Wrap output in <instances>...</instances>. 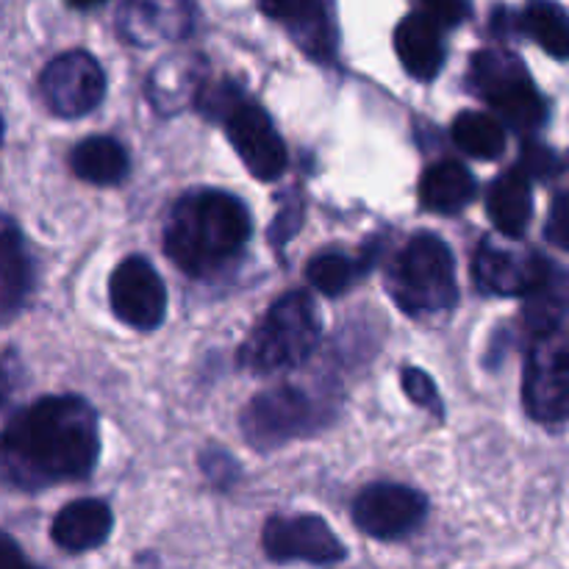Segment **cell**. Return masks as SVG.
Returning a JSON list of instances; mask_svg holds the SVG:
<instances>
[{
	"mask_svg": "<svg viewBox=\"0 0 569 569\" xmlns=\"http://www.w3.org/2000/svg\"><path fill=\"white\" fill-rule=\"evenodd\" d=\"M100 453L98 417L81 398H42L0 428V459L22 483L81 481Z\"/></svg>",
	"mask_w": 569,
	"mask_h": 569,
	"instance_id": "cell-1",
	"label": "cell"
},
{
	"mask_svg": "<svg viewBox=\"0 0 569 569\" xmlns=\"http://www.w3.org/2000/svg\"><path fill=\"white\" fill-rule=\"evenodd\" d=\"M250 239V214L242 200L217 189L187 194L170 211L164 250L189 276H211L237 259Z\"/></svg>",
	"mask_w": 569,
	"mask_h": 569,
	"instance_id": "cell-2",
	"label": "cell"
},
{
	"mask_svg": "<svg viewBox=\"0 0 569 569\" xmlns=\"http://www.w3.org/2000/svg\"><path fill=\"white\" fill-rule=\"evenodd\" d=\"M320 311L309 292H289L272 303L253 337L239 350V365L259 376L303 365L320 345Z\"/></svg>",
	"mask_w": 569,
	"mask_h": 569,
	"instance_id": "cell-3",
	"label": "cell"
},
{
	"mask_svg": "<svg viewBox=\"0 0 569 569\" xmlns=\"http://www.w3.org/2000/svg\"><path fill=\"white\" fill-rule=\"evenodd\" d=\"M395 303L409 315H433L456 306V261L448 244L433 233H417L395 256L387 272Z\"/></svg>",
	"mask_w": 569,
	"mask_h": 569,
	"instance_id": "cell-4",
	"label": "cell"
},
{
	"mask_svg": "<svg viewBox=\"0 0 569 569\" xmlns=\"http://www.w3.org/2000/svg\"><path fill=\"white\" fill-rule=\"evenodd\" d=\"M472 83L489 106L503 114L515 131L531 133L548 117L542 94L533 87L526 64L509 50H481L472 59Z\"/></svg>",
	"mask_w": 569,
	"mask_h": 569,
	"instance_id": "cell-5",
	"label": "cell"
},
{
	"mask_svg": "<svg viewBox=\"0 0 569 569\" xmlns=\"http://www.w3.org/2000/svg\"><path fill=\"white\" fill-rule=\"evenodd\" d=\"M526 411L542 426H561L569 420V339L550 333L533 342L522 381Z\"/></svg>",
	"mask_w": 569,
	"mask_h": 569,
	"instance_id": "cell-6",
	"label": "cell"
},
{
	"mask_svg": "<svg viewBox=\"0 0 569 569\" xmlns=\"http://www.w3.org/2000/svg\"><path fill=\"white\" fill-rule=\"evenodd\" d=\"M39 92L53 114L67 117V120L83 117L98 109L103 100V67L83 50H67L44 67L42 78H39Z\"/></svg>",
	"mask_w": 569,
	"mask_h": 569,
	"instance_id": "cell-7",
	"label": "cell"
},
{
	"mask_svg": "<svg viewBox=\"0 0 569 569\" xmlns=\"http://www.w3.org/2000/svg\"><path fill=\"white\" fill-rule=\"evenodd\" d=\"M315 403L295 387H276L256 395L242 415V431L256 450H272L309 433Z\"/></svg>",
	"mask_w": 569,
	"mask_h": 569,
	"instance_id": "cell-8",
	"label": "cell"
},
{
	"mask_svg": "<svg viewBox=\"0 0 569 569\" xmlns=\"http://www.w3.org/2000/svg\"><path fill=\"white\" fill-rule=\"evenodd\" d=\"M226 131L250 176L259 181H276L283 176L289 161L287 144L259 103L242 100L233 106L231 114L226 117Z\"/></svg>",
	"mask_w": 569,
	"mask_h": 569,
	"instance_id": "cell-9",
	"label": "cell"
},
{
	"mask_svg": "<svg viewBox=\"0 0 569 569\" xmlns=\"http://www.w3.org/2000/svg\"><path fill=\"white\" fill-rule=\"evenodd\" d=\"M428 500L403 483H372L356 498L353 522L372 539H400L426 520Z\"/></svg>",
	"mask_w": 569,
	"mask_h": 569,
	"instance_id": "cell-10",
	"label": "cell"
},
{
	"mask_svg": "<svg viewBox=\"0 0 569 569\" xmlns=\"http://www.w3.org/2000/svg\"><path fill=\"white\" fill-rule=\"evenodd\" d=\"M111 309L126 326L137 331H153L161 326L167 311V289L159 272L142 256L120 261L109 281Z\"/></svg>",
	"mask_w": 569,
	"mask_h": 569,
	"instance_id": "cell-11",
	"label": "cell"
},
{
	"mask_svg": "<svg viewBox=\"0 0 569 569\" xmlns=\"http://www.w3.org/2000/svg\"><path fill=\"white\" fill-rule=\"evenodd\" d=\"M261 545L272 561L328 567L345 559V545L320 517H272L261 533Z\"/></svg>",
	"mask_w": 569,
	"mask_h": 569,
	"instance_id": "cell-12",
	"label": "cell"
},
{
	"mask_svg": "<svg viewBox=\"0 0 569 569\" xmlns=\"http://www.w3.org/2000/svg\"><path fill=\"white\" fill-rule=\"evenodd\" d=\"M553 264L537 253H511V250L495 248L492 242H483L472 261V276L478 287L495 295H531L542 287L550 276Z\"/></svg>",
	"mask_w": 569,
	"mask_h": 569,
	"instance_id": "cell-13",
	"label": "cell"
},
{
	"mask_svg": "<svg viewBox=\"0 0 569 569\" xmlns=\"http://www.w3.org/2000/svg\"><path fill=\"white\" fill-rule=\"evenodd\" d=\"M203 59L194 53H172L153 67L148 78V98L161 114H178L203 92Z\"/></svg>",
	"mask_w": 569,
	"mask_h": 569,
	"instance_id": "cell-14",
	"label": "cell"
},
{
	"mask_svg": "<svg viewBox=\"0 0 569 569\" xmlns=\"http://www.w3.org/2000/svg\"><path fill=\"white\" fill-rule=\"evenodd\" d=\"M194 9L189 3H128L117 26L128 42L148 48L159 39H181L192 31Z\"/></svg>",
	"mask_w": 569,
	"mask_h": 569,
	"instance_id": "cell-15",
	"label": "cell"
},
{
	"mask_svg": "<svg viewBox=\"0 0 569 569\" xmlns=\"http://www.w3.org/2000/svg\"><path fill=\"white\" fill-rule=\"evenodd\" d=\"M261 11L283 22L295 42L317 61H328L333 56V26L328 11L315 0H283V3H264Z\"/></svg>",
	"mask_w": 569,
	"mask_h": 569,
	"instance_id": "cell-16",
	"label": "cell"
},
{
	"mask_svg": "<svg viewBox=\"0 0 569 569\" xmlns=\"http://www.w3.org/2000/svg\"><path fill=\"white\" fill-rule=\"evenodd\" d=\"M111 526H114V517L111 509L100 500H76V503H67L64 509L56 515L53 528V542L61 550H70V553H83V550H94L109 539Z\"/></svg>",
	"mask_w": 569,
	"mask_h": 569,
	"instance_id": "cell-17",
	"label": "cell"
},
{
	"mask_svg": "<svg viewBox=\"0 0 569 569\" xmlns=\"http://www.w3.org/2000/svg\"><path fill=\"white\" fill-rule=\"evenodd\" d=\"M395 50L411 76L420 81H431L445 61L442 28L426 11L417 9L395 31Z\"/></svg>",
	"mask_w": 569,
	"mask_h": 569,
	"instance_id": "cell-18",
	"label": "cell"
},
{
	"mask_svg": "<svg viewBox=\"0 0 569 569\" xmlns=\"http://www.w3.org/2000/svg\"><path fill=\"white\" fill-rule=\"evenodd\" d=\"M489 214H492L495 226H498L500 233H506V237L520 239L522 233H526L533 214L531 178H528L526 170L515 167V170L503 172V176L489 187Z\"/></svg>",
	"mask_w": 569,
	"mask_h": 569,
	"instance_id": "cell-19",
	"label": "cell"
},
{
	"mask_svg": "<svg viewBox=\"0 0 569 569\" xmlns=\"http://www.w3.org/2000/svg\"><path fill=\"white\" fill-rule=\"evenodd\" d=\"M33 270L22 237L0 231V326L14 320L31 292Z\"/></svg>",
	"mask_w": 569,
	"mask_h": 569,
	"instance_id": "cell-20",
	"label": "cell"
},
{
	"mask_svg": "<svg viewBox=\"0 0 569 569\" xmlns=\"http://www.w3.org/2000/svg\"><path fill=\"white\" fill-rule=\"evenodd\" d=\"M420 194L426 209L437 211V214H456L472 200L476 181L459 161H437L422 176Z\"/></svg>",
	"mask_w": 569,
	"mask_h": 569,
	"instance_id": "cell-21",
	"label": "cell"
},
{
	"mask_svg": "<svg viewBox=\"0 0 569 569\" xmlns=\"http://www.w3.org/2000/svg\"><path fill=\"white\" fill-rule=\"evenodd\" d=\"M70 167L81 181L111 187L128 176V153L117 139L89 137L72 150Z\"/></svg>",
	"mask_w": 569,
	"mask_h": 569,
	"instance_id": "cell-22",
	"label": "cell"
},
{
	"mask_svg": "<svg viewBox=\"0 0 569 569\" xmlns=\"http://www.w3.org/2000/svg\"><path fill=\"white\" fill-rule=\"evenodd\" d=\"M569 315V276L550 270L542 287L526 298V326L539 337L559 333V326Z\"/></svg>",
	"mask_w": 569,
	"mask_h": 569,
	"instance_id": "cell-23",
	"label": "cell"
},
{
	"mask_svg": "<svg viewBox=\"0 0 569 569\" xmlns=\"http://www.w3.org/2000/svg\"><path fill=\"white\" fill-rule=\"evenodd\" d=\"M453 142L472 159H498L506 150V128L487 111H465L453 120Z\"/></svg>",
	"mask_w": 569,
	"mask_h": 569,
	"instance_id": "cell-24",
	"label": "cell"
},
{
	"mask_svg": "<svg viewBox=\"0 0 569 569\" xmlns=\"http://www.w3.org/2000/svg\"><path fill=\"white\" fill-rule=\"evenodd\" d=\"M522 31L537 39L553 59H569V17L556 3L526 6L520 20Z\"/></svg>",
	"mask_w": 569,
	"mask_h": 569,
	"instance_id": "cell-25",
	"label": "cell"
},
{
	"mask_svg": "<svg viewBox=\"0 0 569 569\" xmlns=\"http://www.w3.org/2000/svg\"><path fill=\"white\" fill-rule=\"evenodd\" d=\"M372 264V259H350L345 253H320L306 264V278L322 295H342L350 283L356 281L359 272H365Z\"/></svg>",
	"mask_w": 569,
	"mask_h": 569,
	"instance_id": "cell-26",
	"label": "cell"
},
{
	"mask_svg": "<svg viewBox=\"0 0 569 569\" xmlns=\"http://www.w3.org/2000/svg\"><path fill=\"white\" fill-rule=\"evenodd\" d=\"M400 376H403L406 395H409V398L415 400L417 406L428 409L433 417H442L445 415L442 398H439L437 387H433V381H431V378H428V372L417 370V367H406V370L400 372Z\"/></svg>",
	"mask_w": 569,
	"mask_h": 569,
	"instance_id": "cell-27",
	"label": "cell"
},
{
	"mask_svg": "<svg viewBox=\"0 0 569 569\" xmlns=\"http://www.w3.org/2000/svg\"><path fill=\"white\" fill-rule=\"evenodd\" d=\"M520 170H526L528 178L533 176L550 178L561 170V159L553 153V150L545 148V144H526V148H522Z\"/></svg>",
	"mask_w": 569,
	"mask_h": 569,
	"instance_id": "cell-28",
	"label": "cell"
},
{
	"mask_svg": "<svg viewBox=\"0 0 569 569\" xmlns=\"http://www.w3.org/2000/svg\"><path fill=\"white\" fill-rule=\"evenodd\" d=\"M545 239L569 253V194H559V198L553 200L548 226H545Z\"/></svg>",
	"mask_w": 569,
	"mask_h": 569,
	"instance_id": "cell-29",
	"label": "cell"
},
{
	"mask_svg": "<svg viewBox=\"0 0 569 569\" xmlns=\"http://www.w3.org/2000/svg\"><path fill=\"white\" fill-rule=\"evenodd\" d=\"M300 220H303V203H300L298 198L287 200V203L281 206V211H278L276 226H272V231H270V237H272V242H276V248H281L283 242H289V239H292L295 233H298Z\"/></svg>",
	"mask_w": 569,
	"mask_h": 569,
	"instance_id": "cell-30",
	"label": "cell"
},
{
	"mask_svg": "<svg viewBox=\"0 0 569 569\" xmlns=\"http://www.w3.org/2000/svg\"><path fill=\"white\" fill-rule=\"evenodd\" d=\"M428 17L437 22L439 28H450V26H459L467 14H470V6H461V3H428L422 6Z\"/></svg>",
	"mask_w": 569,
	"mask_h": 569,
	"instance_id": "cell-31",
	"label": "cell"
},
{
	"mask_svg": "<svg viewBox=\"0 0 569 569\" xmlns=\"http://www.w3.org/2000/svg\"><path fill=\"white\" fill-rule=\"evenodd\" d=\"M0 569H37L22 559L20 548L14 545V539L3 531H0Z\"/></svg>",
	"mask_w": 569,
	"mask_h": 569,
	"instance_id": "cell-32",
	"label": "cell"
},
{
	"mask_svg": "<svg viewBox=\"0 0 569 569\" xmlns=\"http://www.w3.org/2000/svg\"><path fill=\"white\" fill-rule=\"evenodd\" d=\"M0 142H3V120H0Z\"/></svg>",
	"mask_w": 569,
	"mask_h": 569,
	"instance_id": "cell-33",
	"label": "cell"
}]
</instances>
